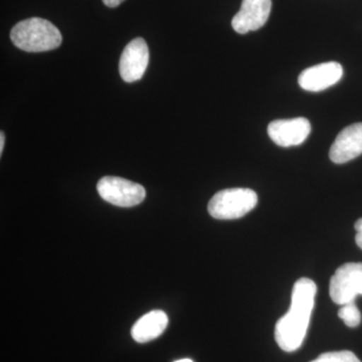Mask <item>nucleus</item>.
Masks as SVG:
<instances>
[{"instance_id":"nucleus-1","label":"nucleus","mask_w":362,"mask_h":362,"mask_svg":"<svg viewBox=\"0 0 362 362\" xmlns=\"http://www.w3.org/2000/svg\"><path fill=\"white\" fill-rule=\"evenodd\" d=\"M317 293L314 281L301 278L293 287L291 306L275 327V339L281 349L293 352L301 346L308 330Z\"/></svg>"},{"instance_id":"nucleus-2","label":"nucleus","mask_w":362,"mask_h":362,"mask_svg":"<svg viewBox=\"0 0 362 362\" xmlns=\"http://www.w3.org/2000/svg\"><path fill=\"white\" fill-rule=\"evenodd\" d=\"M11 39L16 47L28 52L52 51L63 42L58 28L51 21L40 18L16 23L11 30Z\"/></svg>"},{"instance_id":"nucleus-3","label":"nucleus","mask_w":362,"mask_h":362,"mask_svg":"<svg viewBox=\"0 0 362 362\" xmlns=\"http://www.w3.org/2000/svg\"><path fill=\"white\" fill-rule=\"evenodd\" d=\"M258 195L250 188H228L216 192L209 202V213L216 220H237L256 207Z\"/></svg>"},{"instance_id":"nucleus-4","label":"nucleus","mask_w":362,"mask_h":362,"mask_svg":"<svg viewBox=\"0 0 362 362\" xmlns=\"http://www.w3.org/2000/svg\"><path fill=\"white\" fill-rule=\"evenodd\" d=\"M100 197L114 206L132 207L138 206L146 197L141 185L117 176H105L97 185Z\"/></svg>"},{"instance_id":"nucleus-5","label":"nucleus","mask_w":362,"mask_h":362,"mask_svg":"<svg viewBox=\"0 0 362 362\" xmlns=\"http://www.w3.org/2000/svg\"><path fill=\"white\" fill-rule=\"evenodd\" d=\"M329 294L334 303L344 305L362 295V263L340 266L330 280Z\"/></svg>"},{"instance_id":"nucleus-6","label":"nucleus","mask_w":362,"mask_h":362,"mask_svg":"<svg viewBox=\"0 0 362 362\" xmlns=\"http://www.w3.org/2000/svg\"><path fill=\"white\" fill-rule=\"evenodd\" d=\"M149 63L148 45L142 37L131 40L126 45L119 62V71L125 82L141 80Z\"/></svg>"},{"instance_id":"nucleus-7","label":"nucleus","mask_w":362,"mask_h":362,"mask_svg":"<svg viewBox=\"0 0 362 362\" xmlns=\"http://www.w3.org/2000/svg\"><path fill=\"white\" fill-rule=\"evenodd\" d=\"M310 133L311 124L303 117L275 120L268 126L269 137L281 147L298 146L308 138Z\"/></svg>"},{"instance_id":"nucleus-8","label":"nucleus","mask_w":362,"mask_h":362,"mask_svg":"<svg viewBox=\"0 0 362 362\" xmlns=\"http://www.w3.org/2000/svg\"><path fill=\"white\" fill-rule=\"evenodd\" d=\"M272 0H243L239 13L233 16V30L240 35L263 28L269 20Z\"/></svg>"},{"instance_id":"nucleus-9","label":"nucleus","mask_w":362,"mask_h":362,"mask_svg":"<svg viewBox=\"0 0 362 362\" xmlns=\"http://www.w3.org/2000/svg\"><path fill=\"white\" fill-rule=\"evenodd\" d=\"M343 77V68L337 62L319 64L300 74L298 83L308 92H321L337 84Z\"/></svg>"},{"instance_id":"nucleus-10","label":"nucleus","mask_w":362,"mask_h":362,"mask_svg":"<svg viewBox=\"0 0 362 362\" xmlns=\"http://www.w3.org/2000/svg\"><path fill=\"white\" fill-rule=\"evenodd\" d=\"M362 154V123L347 126L331 146L329 157L337 164L346 163Z\"/></svg>"},{"instance_id":"nucleus-11","label":"nucleus","mask_w":362,"mask_h":362,"mask_svg":"<svg viewBox=\"0 0 362 362\" xmlns=\"http://www.w3.org/2000/svg\"><path fill=\"white\" fill-rule=\"evenodd\" d=\"M168 325L165 312L153 310L145 314L133 325L131 335L138 343H146L160 337Z\"/></svg>"},{"instance_id":"nucleus-12","label":"nucleus","mask_w":362,"mask_h":362,"mask_svg":"<svg viewBox=\"0 0 362 362\" xmlns=\"http://www.w3.org/2000/svg\"><path fill=\"white\" fill-rule=\"evenodd\" d=\"M338 316L349 327H357L361 322V313L354 301L342 305L338 311Z\"/></svg>"},{"instance_id":"nucleus-13","label":"nucleus","mask_w":362,"mask_h":362,"mask_svg":"<svg viewBox=\"0 0 362 362\" xmlns=\"http://www.w3.org/2000/svg\"><path fill=\"white\" fill-rule=\"evenodd\" d=\"M311 362H361L354 352L349 350L343 351L326 352Z\"/></svg>"},{"instance_id":"nucleus-14","label":"nucleus","mask_w":362,"mask_h":362,"mask_svg":"<svg viewBox=\"0 0 362 362\" xmlns=\"http://www.w3.org/2000/svg\"><path fill=\"white\" fill-rule=\"evenodd\" d=\"M354 228H356V242L357 246L361 247L362 250V218H359V220L356 221Z\"/></svg>"},{"instance_id":"nucleus-15","label":"nucleus","mask_w":362,"mask_h":362,"mask_svg":"<svg viewBox=\"0 0 362 362\" xmlns=\"http://www.w3.org/2000/svg\"><path fill=\"white\" fill-rule=\"evenodd\" d=\"M125 0H103V4L105 6L111 7V8H115V7H118Z\"/></svg>"},{"instance_id":"nucleus-16","label":"nucleus","mask_w":362,"mask_h":362,"mask_svg":"<svg viewBox=\"0 0 362 362\" xmlns=\"http://www.w3.org/2000/svg\"><path fill=\"white\" fill-rule=\"evenodd\" d=\"M4 141H6V137H4V133H0V154H2L4 147Z\"/></svg>"},{"instance_id":"nucleus-17","label":"nucleus","mask_w":362,"mask_h":362,"mask_svg":"<svg viewBox=\"0 0 362 362\" xmlns=\"http://www.w3.org/2000/svg\"><path fill=\"white\" fill-rule=\"evenodd\" d=\"M175 362H194L192 361V359L189 358H185V359H180V361H176Z\"/></svg>"}]
</instances>
